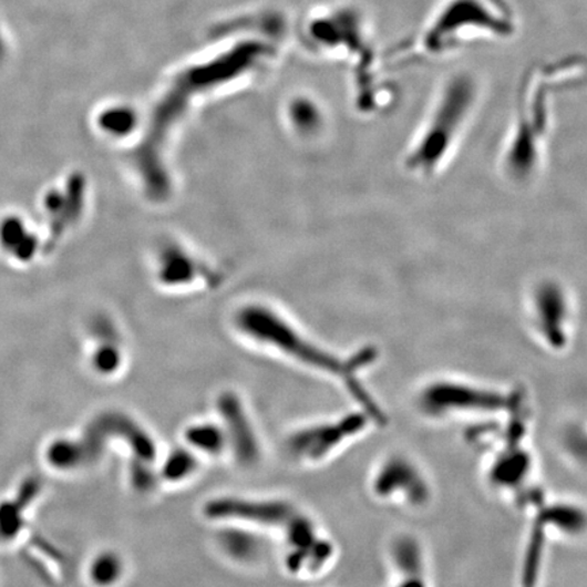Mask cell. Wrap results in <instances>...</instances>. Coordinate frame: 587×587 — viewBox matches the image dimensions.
<instances>
[{"mask_svg": "<svg viewBox=\"0 0 587 587\" xmlns=\"http://www.w3.org/2000/svg\"><path fill=\"white\" fill-rule=\"evenodd\" d=\"M239 326L243 327L245 332L251 334L254 339L278 347V350L286 352L287 356L297 358L298 361L307 363L309 367L339 375L347 389H350L352 398L359 401L363 412L368 413L371 421L382 423V411L375 404V401L369 397L367 389L361 383V379H358V371H361L364 364L373 359L371 352L368 356L361 352L356 358L350 359V361H340L339 358L329 356L328 352L310 343L309 340L298 334L296 329H292L289 323H286L277 315L266 309H248L243 315L241 320H239Z\"/></svg>", "mask_w": 587, "mask_h": 587, "instance_id": "obj_1", "label": "cell"}, {"mask_svg": "<svg viewBox=\"0 0 587 587\" xmlns=\"http://www.w3.org/2000/svg\"><path fill=\"white\" fill-rule=\"evenodd\" d=\"M419 410L431 419H446L468 413L507 411L514 406L512 397L488 389L455 381L430 383L418 397Z\"/></svg>", "mask_w": 587, "mask_h": 587, "instance_id": "obj_2", "label": "cell"}, {"mask_svg": "<svg viewBox=\"0 0 587 587\" xmlns=\"http://www.w3.org/2000/svg\"><path fill=\"white\" fill-rule=\"evenodd\" d=\"M371 421L368 413L357 412L334 423L299 431L289 441V451L296 459L319 461L347 440L362 433Z\"/></svg>", "mask_w": 587, "mask_h": 587, "instance_id": "obj_3", "label": "cell"}, {"mask_svg": "<svg viewBox=\"0 0 587 587\" xmlns=\"http://www.w3.org/2000/svg\"><path fill=\"white\" fill-rule=\"evenodd\" d=\"M374 491L380 498H401L405 505L423 506L430 500V487L419 466L410 459H389L377 472Z\"/></svg>", "mask_w": 587, "mask_h": 587, "instance_id": "obj_4", "label": "cell"}, {"mask_svg": "<svg viewBox=\"0 0 587 587\" xmlns=\"http://www.w3.org/2000/svg\"><path fill=\"white\" fill-rule=\"evenodd\" d=\"M472 87L468 82H454L449 89L445 100L440 107L439 115L426 136L423 137L422 145L415 155V162H424V166H433V162L442 155V148L449 143V137L453 134L455 124L463 117L465 107L471 103Z\"/></svg>", "mask_w": 587, "mask_h": 587, "instance_id": "obj_5", "label": "cell"}, {"mask_svg": "<svg viewBox=\"0 0 587 587\" xmlns=\"http://www.w3.org/2000/svg\"><path fill=\"white\" fill-rule=\"evenodd\" d=\"M206 514L215 519H239L250 523L278 526L289 523L292 508L278 501L218 500L208 503Z\"/></svg>", "mask_w": 587, "mask_h": 587, "instance_id": "obj_6", "label": "cell"}, {"mask_svg": "<svg viewBox=\"0 0 587 587\" xmlns=\"http://www.w3.org/2000/svg\"><path fill=\"white\" fill-rule=\"evenodd\" d=\"M219 410L227 423V433H230L231 445L238 460L245 464L254 463L259 457V446L243 405L235 397L226 394L219 400Z\"/></svg>", "mask_w": 587, "mask_h": 587, "instance_id": "obj_7", "label": "cell"}, {"mask_svg": "<svg viewBox=\"0 0 587 587\" xmlns=\"http://www.w3.org/2000/svg\"><path fill=\"white\" fill-rule=\"evenodd\" d=\"M187 440L199 451L219 453L227 439L224 431L214 424H197L188 430Z\"/></svg>", "mask_w": 587, "mask_h": 587, "instance_id": "obj_8", "label": "cell"}, {"mask_svg": "<svg viewBox=\"0 0 587 587\" xmlns=\"http://www.w3.org/2000/svg\"><path fill=\"white\" fill-rule=\"evenodd\" d=\"M222 545L226 553L239 560H248L259 553V544L254 537L239 532H227L222 536Z\"/></svg>", "mask_w": 587, "mask_h": 587, "instance_id": "obj_9", "label": "cell"}, {"mask_svg": "<svg viewBox=\"0 0 587 587\" xmlns=\"http://www.w3.org/2000/svg\"><path fill=\"white\" fill-rule=\"evenodd\" d=\"M196 468V460L194 455L187 452H176L169 455L164 466V476L167 481H182L187 477Z\"/></svg>", "mask_w": 587, "mask_h": 587, "instance_id": "obj_10", "label": "cell"}, {"mask_svg": "<svg viewBox=\"0 0 587 587\" xmlns=\"http://www.w3.org/2000/svg\"><path fill=\"white\" fill-rule=\"evenodd\" d=\"M120 573H122V563L113 555L101 556L92 568L93 578L101 585L115 583Z\"/></svg>", "mask_w": 587, "mask_h": 587, "instance_id": "obj_11", "label": "cell"}, {"mask_svg": "<svg viewBox=\"0 0 587 587\" xmlns=\"http://www.w3.org/2000/svg\"><path fill=\"white\" fill-rule=\"evenodd\" d=\"M568 453L580 464L587 465V429H575L567 434L565 441Z\"/></svg>", "mask_w": 587, "mask_h": 587, "instance_id": "obj_12", "label": "cell"}, {"mask_svg": "<svg viewBox=\"0 0 587 587\" xmlns=\"http://www.w3.org/2000/svg\"><path fill=\"white\" fill-rule=\"evenodd\" d=\"M400 580L394 587H429L424 567L399 570Z\"/></svg>", "mask_w": 587, "mask_h": 587, "instance_id": "obj_13", "label": "cell"}]
</instances>
